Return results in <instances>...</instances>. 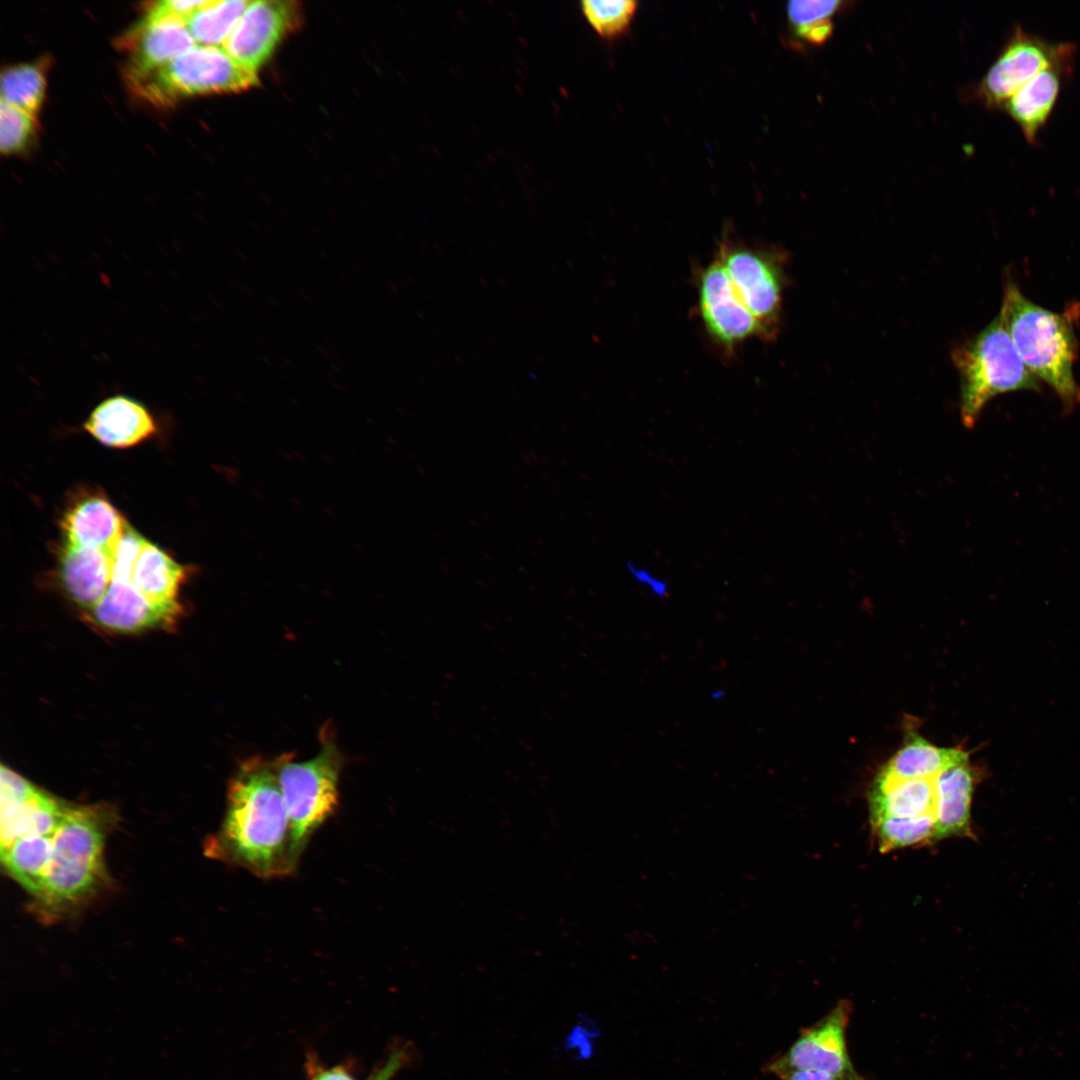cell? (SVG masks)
I'll use <instances>...</instances> for the list:
<instances>
[{
	"label": "cell",
	"mask_w": 1080,
	"mask_h": 1080,
	"mask_svg": "<svg viewBox=\"0 0 1080 1080\" xmlns=\"http://www.w3.org/2000/svg\"><path fill=\"white\" fill-rule=\"evenodd\" d=\"M278 758L244 760L228 790L227 809L215 841L217 856L256 877L295 872L290 824L278 779Z\"/></svg>",
	"instance_id": "cell-1"
},
{
	"label": "cell",
	"mask_w": 1080,
	"mask_h": 1080,
	"mask_svg": "<svg viewBox=\"0 0 1080 1080\" xmlns=\"http://www.w3.org/2000/svg\"><path fill=\"white\" fill-rule=\"evenodd\" d=\"M1080 306L1054 312L1027 298L1008 279L1000 312L1013 344L1029 371L1049 385L1066 410L1080 404V386L1074 375L1078 355L1075 315Z\"/></svg>",
	"instance_id": "cell-2"
},
{
	"label": "cell",
	"mask_w": 1080,
	"mask_h": 1080,
	"mask_svg": "<svg viewBox=\"0 0 1080 1080\" xmlns=\"http://www.w3.org/2000/svg\"><path fill=\"white\" fill-rule=\"evenodd\" d=\"M104 824L96 810L67 807L52 836L47 867L34 897L49 910L77 904L103 880Z\"/></svg>",
	"instance_id": "cell-3"
},
{
	"label": "cell",
	"mask_w": 1080,
	"mask_h": 1080,
	"mask_svg": "<svg viewBox=\"0 0 1080 1080\" xmlns=\"http://www.w3.org/2000/svg\"><path fill=\"white\" fill-rule=\"evenodd\" d=\"M952 361L960 378V416L967 428L976 424L996 396L1041 389L1019 356L1000 311L976 336L953 350Z\"/></svg>",
	"instance_id": "cell-4"
},
{
	"label": "cell",
	"mask_w": 1080,
	"mask_h": 1080,
	"mask_svg": "<svg viewBox=\"0 0 1080 1080\" xmlns=\"http://www.w3.org/2000/svg\"><path fill=\"white\" fill-rule=\"evenodd\" d=\"M343 756L334 737L322 734L321 748L306 761L278 757V779L288 813L291 856L297 867L314 833L334 814L339 801Z\"/></svg>",
	"instance_id": "cell-5"
},
{
	"label": "cell",
	"mask_w": 1080,
	"mask_h": 1080,
	"mask_svg": "<svg viewBox=\"0 0 1080 1080\" xmlns=\"http://www.w3.org/2000/svg\"><path fill=\"white\" fill-rule=\"evenodd\" d=\"M256 72L237 63L223 48L194 46L132 84L155 104L194 95L242 92L256 86Z\"/></svg>",
	"instance_id": "cell-6"
},
{
	"label": "cell",
	"mask_w": 1080,
	"mask_h": 1080,
	"mask_svg": "<svg viewBox=\"0 0 1080 1080\" xmlns=\"http://www.w3.org/2000/svg\"><path fill=\"white\" fill-rule=\"evenodd\" d=\"M716 257L737 294L758 321L764 340L779 329L785 273L782 256L775 250L722 238Z\"/></svg>",
	"instance_id": "cell-7"
},
{
	"label": "cell",
	"mask_w": 1080,
	"mask_h": 1080,
	"mask_svg": "<svg viewBox=\"0 0 1080 1080\" xmlns=\"http://www.w3.org/2000/svg\"><path fill=\"white\" fill-rule=\"evenodd\" d=\"M1076 51L1073 42L1050 41L1016 24L979 82L977 96L989 107H1002L1039 71L1054 62L1075 58Z\"/></svg>",
	"instance_id": "cell-8"
},
{
	"label": "cell",
	"mask_w": 1080,
	"mask_h": 1080,
	"mask_svg": "<svg viewBox=\"0 0 1080 1080\" xmlns=\"http://www.w3.org/2000/svg\"><path fill=\"white\" fill-rule=\"evenodd\" d=\"M852 1011L850 1000H839L816 1023L802 1028L789 1049L766 1065V1071L816 1070L837 1080H868L854 1067L848 1051L846 1032Z\"/></svg>",
	"instance_id": "cell-9"
},
{
	"label": "cell",
	"mask_w": 1080,
	"mask_h": 1080,
	"mask_svg": "<svg viewBox=\"0 0 1080 1080\" xmlns=\"http://www.w3.org/2000/svg\"><path fill=\"white\" fill-rule=\"evenodd\" d=\"M697 306L704 330L726 356L749 339H763L762 329L745 306L717 257L696 278Z\"/></svg>",
	"instance_id": "cell-10"
},
{
	"label": "cell",
	"mask_w": 1080,
	"mask_h": 1080,
	"mask_svg": "<svg viewBox=\"0 0 1080 1080\" xmlns=\"http://www.w3.org/2000/svg\"><path fill=\"white\" fill-rule=\"evenodd\" d=\"M295 1L260 0L248 4L223 49L241 66L256 72L288 33L301 23Z\"/></svg>",
	"instance_id": "cell-11"
},
{
	"label": "cell",
	"mask_w": 1080,
	"mask_h": 1080,
	"mask_svg": "<svg viewBox=\"0 0 1080 1080\" xmlns=\"http://www.w3.org/2000/svg\"><path fill=\"white\" fill-rule=\"evenodd\" d=\"M0 848L18 839L46 835L59 826L67 806L1 767Z\"/></svg>",
	"instance_id": "cell-12"
},
{
	"label": "cell",
	"mask_w": 1080,
	"mask_h": 1080,
	"mask_svg": "<svg viewBox=\"0 0 1080 1080\" xmlns=\"http://www.w3.org/2000/svg\"><path fill=\"white\" fill-rule=\"evenodd\" d=\"M126 42L130 51L128 78L131 84L195 46L185 19L151 12L127 36Z\"/></svg>",
	"instance_id": "cell-13"
},
{
	"label": "cell",
	"mask_w": 1080,
	"mask_h": 1080,
	"mask_svg": "<svg viewBox=\"0 0 1080 1080\" xmlns=\"http://www.w3.org/2000/svg\"><path fill=\"white\" fill-rule=\"evenodd\" d=\"M1074 60L1064 59L1048 65L1002 105L1030 144L1038 143L1039 132L1055 107L1064 81L1073 72Z\"/></svg>",
	"instance_id": "cell-14"
},
{
	"label": "cell",
	"mask_w": 1080,
	"mask_h": 1080,
	"mask_svg": "<svg viewBox=\"0 0 1080 1080\" xmlns=\"http://www.w3.org/2000/svg\"><path fill=\"white\" fill-rule=\"evenodd\" d=\"M85 430L102 444L128 448L150 438L157 429L149 409L124 394L103 399L84 422Z\"/></svg>",
	"instance_id": "cell-15"
},
{
	"label": "cell",
	"mask_w": 1080,
	"mask_h": 1080,
	"mask_svg": "<svg viewBox=\"0 0 1080 1080\" xmlns=\"http://www.w3.org/2000/svg\"><path fill=\"white\" fill-rule=\"evenodd\" d=\"M978 777L968 759L946 768L934 778V842L949 837L975 839L971 803Z\"/></svg>",
	"instance_id": "cell-16"
},
{
	"label": "cell",
	"mask_w": 1080,
	"mask_h": 1080,
	"mask_svg": "<svg viewBox=\"0 0 1080 1080\" xmlns=\"http://www.w3.org/2000/svg\"><path fill=\"white\" fill-rule=\"evenodd\" d=\"M99 626L115 632H138L167 625L174 617L149 602L131 581L112 580L89 612Z\"/></svg>",
	"instance_id": "cell-17"
},
{
	"label": "cell",
	"mask_w": 1080,
	"mask_h": 1080,
	"mask_svg": "<svg viewBox=\"0 0 1080 1080\" xmlns=\"http://www.w3.org/2000/svg\"><path fill=\"white\" fill-rule=\"evenodd\" d=\"M113 552L62 544L60 576L70 598L89 612L105 594L110 580Z\"/></svg>",
	"instance_id": "cell-18"
},
{
	"label": "cell",
	"mask_w": 1080,
	"mask_h": 1080,
	"mask_svg": "<svg viewBox=\"0 0 1080 1080\" xmlns=\"http://www.w3.org/2000/svg\"><path fill=\"white\" fill-rule=\"evenodd\" d=\"M126 522L103 496L84 497L63 517V543L113 552Z\"/></svg>",
	"instance_id": "cell-19"
},
{
	"label": "cell",
	"mask_w": 1080,
	"mask_h": 1080,
	"mask_svg": "<svg viewBox=\"0 0 1080 1080\" xmlns=\"http://www.w3.org/2000/svg\"><path fill=\"white\" fill-rule=\"evenodd\" d=\"M185 576L183 566L147 541L135 562L132 582L149 602L176 618L178 591Z\"/></svg>",
	"instance_id": "cell-20"
},
{
	"label": "cell",
	"mask_w": 1080,
	"mask_h": 1080,
	"mask_svg": "<svg viewBox=\"0 0 1080 1080\" xmlns=\"http://www.w3.org/2000/svg\"><path fill=\"white\" fill-rule=\"evenodd\" d=\"M869 808L871 820L934 814V778L899 779L878 773L869 793Z\"/></svg>",
	"instance_id": "cell-21"
},
{
	"label": "cell",
	"mask_w": 1080,
	"mask_h": 1080,
	"mask_svg": "<svg viewBox=\"0 0 1080 1080\" xmlns=\"http://www.w3.org/2000/svg\"><path fill=\"white\" fill-rule=\"evenodd\" d=\"M969 759L961 747H940L910 732L879 773L899 779H932L941 771Z\"/></svg>",
	"instance_id": "cell-22"
},
{
	"label": "cell",
	"mask_w": 1080,
	"mask_h": 1080,
	"mask_svg": "<svg viewBox=\"0 0 1080 1080\" xmlns=\"http://www.w3.org/2000/svg\"><path fill=\"white\" fill-rule=\"evenodd\" d=\"M54 832L24 837L0 849L9 874L34 897L48 864Z\"/></svg>",
	"instance_id": "cell-23"
},
{
	"label": "cell",
	"mask_w": 1080,
	"mask_h": 1080,
	"mask_svg": "<svg viewBox=\"0 0 1080 1080\" xmlns=\"http://www.w3.org/2000/svg\"><path fill=\"white\" fill-rule=\"evenodd\" d=\"M249 3L244 0H206L186 19L187 28L194 41L202 46L224 45Z\"/></svg>",
	"instance_id": "cell-24"
},
{
	"label": "cell",
	"mask_w": 1080,
	"mask_h": 1080,
	"mask_svg": "<svg viewBox=\"0 0 1080 1080\" xmlns=\"http://www.w3.org/2000/svg\"><path fill=\"white\" fill-rule=\"evenodd\" d=\"M881 852L934 842L935 816L881 817L871 820Z\"/></svg>",
	"instance_id": "cell-25"
},
{
	"label": "cell",
	"mask_w": 1080,
	"mask_h": 1080,
	"mask_svg": "<svg viewBox=\"0 0 1080 1080\" xmlns=\"http://www.w3.org/2000/svg\"><path fill=\"white\" fill-rule=\"evenodd\" d=\"M46 80L37 64H20L3 71L1 100L34 116L44 98Z\"/></svg>",
	"instance_id": "cell-26"
},
{
	"label": "cell",
	"mask_w": 1080,
	"mask_h": 1080,
	"mask_svg": "<svg viewBox=\"0 0 1080 1080\" xmlns=\"http://www.w3.org/2000/svg\"><path fill=\"white\" fill-rule=\"evenodd\" d=\"M841 5L840 1H790L787 15L795 33L813 44L824 43L832 34L831 18Z\"/></svg>",
	"instance_id": "cell-27"
},
{
	"label": "cell",
	"mask_w": 1080,
	"mask_h": 1080,
	"mask_svg": "<svg viewBox=\"0 0 1080 1080\" xmlns=\"http://www.w3.org/2000/svg\"><path fill=\"white\" fill-rule=\"evenodd\" d=\"M637 5L633 0H585L580 9L599 36L611 39L629 28Z\"/></svg>",
	"instance_id": "cell-28"
},
{
	"label": "cell",
	"mask_w": 1080,
	"mask_h": 1080,
	"mask_svg": "<svg viewBox=\"0 0 1080 1080\" xmlns=\"http://www.w3.org/2000/svg\"><path fill=\"white\" fill-rule=\"evenodd\" d=\"M34 130L32 115L1 100L0 149L3 154L22 151L31 141Z\"/></svg>",
	"instance_id": "cell-29"
},
{
	"label": "cell",
	"mask_w": 1080,
	"mask_h": 1080,
	"mask_svg": "<svg viewBox=\"0 0 1080 1080\" xmlns=\"http://www.w3.org/2000/svg\"><path fill=\"white\" fill-rule=\"evenodd\" d=\"M627 571L636 583L654 597L665 598L669 594V583L650 569L633 561H628Z\"/></svg>",
	"instance_id": "cell-30"
},
{
	"label": "cell",
	"mask_w": 1080,
	"mask_h": 1080,
	"mask_svg": "<svg viewBox=\"0 0 1080 1080\" xmlns=\"http://www.w3.org/2000/svg\"><path fill=\"white\" fill-rule=\"evenodd\" d=\"M206 0H166L155 3L149 12L157 15L176 16L187 19L200 8Z\"/></svg>",
	"instance_id": "cell-31"
},
{
	"label": "cell",
	"mask_w": 1080,
	"mask_h": 1080,
	"mask_svg": "<svg viewBox=\"0 0 1080 1080\" xmlns=\"http://www.w3.org/2000/svg\"><path fill=\"white\" fill-rule=\"evenodd\" d=\"M781 1080H837L833 1076L816 1070L788 1069L776 1072Z\"/></svg>",
	"instance_id": "cell-32"
},
{
	"label": "cell",
	"mask_w": 1080,
	"mask_h": 1080,
	"mask_svg": "<svg viewBox=\"0 0 1080 1080\" xmlns=\"http://www.w3.org/2000/svg\"><path fill=\"white\" fill-rule=\"evenodd\" d=\"M406 1056L404 1051H398L391 1055L386 1065L371 1080H390L405 1062Z\"/></svg>",
	"instance_id": "cell-33"
},
{
	"label": "cell",
	"mask_w": 1080,
	"mask_h": 1080,
	"mask_svg": "<svg viewBox=\"0 0 1080 1080\" xmlns=\"http://www.w3.org/2000/svg\"><path fill=\"white\" fill-rule=\"evenodd\" d=\"M313 1080H354L353 1077L341 1067H335L318 1073Z\"/></svg>",
	"instance_id": "cell-34"
},
{
	"label": "cell",
	"mask_w": 1080,
	"mask_h": 1080,
	"mask_svg": "<svg viewBox=\"0 0 1080 1080\" xmlns=\"http://www.w3.org/2000/svg\"><path fill=\"white\" fill-rule=\"evenodd\" d=\"M709 696L714 701H721L726 696V691L723 688L714 689Z\"/></svg>",
	"instance_id": "cell-35"
}]
</instances>
